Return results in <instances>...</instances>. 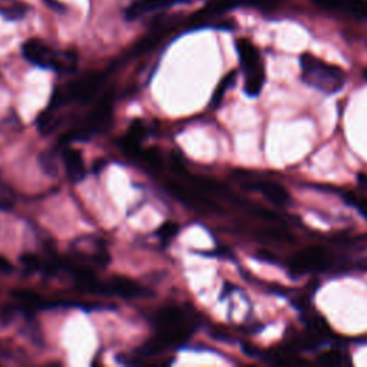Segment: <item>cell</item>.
<instances>
[{"label":"cell","instance_id":"obj_1","mask_svg":"<svg viewBox=\"0 0 367 367\" xmlns=\"http://www.w3.org/2000/svg\"><path fill=\"white\" fill-rule=\"evenodd\" d=\"M300 67L301 79L326 95L338 94L346 85L347 76L342 68L330 65L310 53L300 56Z\"/></svg>","mask_w":367,"mask_h":367},{"label":"cell","instance_id":"obj_2","mask_svg":"<svg viewBox=\"0 0 367 367\" xmlns=\"http://www.w3.org/2000/svg\"><path fill=\"white\" fill-rule=\"evenodd\" d=\"M331 265L330 253L321 246H309L293 254L289 260V271L293 275H305L326 271Z\"/></svg>","mask_w":367,"mask_h":367},{"label":"cell","instance_id":"obj_3","mask_svg":"<svg viewBox=\"0 0 367 367\" xmlns=\"http://www.w3.org/2000/svg\"><path fill=\"white\" fill-rule=\"evenodd\" d=\"M74 254L82 261H89L101 268H105L111 261V254L106 242L98 237H81L74 241Z\"/></svg>","mask_w":367,"mask_h":367},{"label":"cell","instance_id":"obj_4","mask_svg":"<svg viewBox=\"0 0 367 367\" xmlns=\"http://www.w3.org/2000/svg\"><path fill=\"white\" fill-rule=\"evenodd\" d=\"M240 186L249 191H256L263 194V197H265L272 205L286 207L291 202L290 193L279 182L247 176L244 179H240Z\"/></svg>","mask_w":367,"mask_h":367},{"label":"cell","instance_id":"obj_5","mask_svg":"<svg viewBox=\"0 0 367 367\" xmlns=\"http://www.w3.org/2000/svg\"><path fill=\"white\" fill-rule=\"evenodd\" d=\"M101 296H118L120 298H141L152 296V291L132 279L124 275H113L112 279L102 283Z\"/></svg>","mask_w":367,"mask_h":367},{"label":"cell","instance_id":"obj_6","mask_svg":"<svg viewBox=\"0 0 367 367\" xmlns=\"http://www.w3.org/2000/svg\"><path fill=\"white\" fill-rule=\"evenodd\" d=\"M23 57L32 65L45 69H53L56 52L39 39H29L22 46Z\"/></svg>","mask_w":367,"mask_h":367},{"label":"cell","instance_id":"obj_7","mask_svg":"<svg viewBox=\"0 0 367 367\" xmlns=\"http://www.w3.org/2000/svg\"><path fill=\"white\" fill-rule=\"evenodd\" d=\"M112 106H113V89L108 90L106 94L98 101L97 106L89 113L86 119V124L83 127L88 135L90 132L101 131L108 124V120L112 113Z\"/></svg>","mask_w":367,"mask_h":367},{"label":"cell","instance_id":"obj_8","mask_svg":"<svg viewBox=\"0 0 367 367\" xmlns=\"http://www.w3.org/2000/svg\"><path fill=\"white\" fill-rule=\"evenodd\" d=\"M12 297L16 300L19 309H22L25 312H29V313L50 309V307H53V305H57L56 303H52V301L46 300L45 297H42L36 291L26 290V289L15 290L12 293Z\"/></svg>","mask_w":367,"mask_h":367},{"label":"cell","instance_id":"obj_9","mask_svg":"<svg viewBox=\"0 0 367 367\" xmlns=\"http://www.w3.org/2000/svg\"><path fill=\"white\" fill-rule=\"evenodd\" d=\"M235 48L240 56V64L244 74H249L263 67L258 49L249 39H238Z\"/></svg>","mask_w":367,"mask_h":367},{"label":"cell","instance_id":"obj_10","mask_svg":"<svg viewBox=\"0 0 367 367\" xmlns=\"http://www.w3.org/2000/svg\"><path fill=\"white\" fill-rule=\"evenodd\" d=\"M181 2H187V0H135V2L131 4V6L127 9V19L135 20L146 13L169 8Z\"/></svg>","mask_w":367,"mask_h":367},{"label":"cell","instance_id":"obj_11","mask_svg":"<svg viewBox=\"0 0 367 367\" xmlns=\"http://www.w3.org/2000/svg\"><path fill=\"white\" fill-rule=\"evenodd\" d=\"M146 135V127L141 119L134 120L131 127L128 128L127 134L124 135L120 141V146L124 149L127 154L130 155H138L141 151V144Z\"/></svg>","mask_w":367,"mask_h":367},{"label":"cell","instance_id":"obj_12","mask_svg":"<svg viewBox=\"0 0 367 367\" xmlns=\"http://www.w3.org/2000/svg\"><path fill=\"white\" fill-rule=\"evenodd\" d=\"M62 160L65 164V169L72 182H81L86 176V168L82 158V154L78 149L67 148L62 152Z\"/></svg>","mask_w":367,"mask_h":367},{"label":"cell","instance_id":"obj_13","mask_svg":"<svg viewBox=\"0 0 367 367\" xmlns=\"http://www.w3.org/2000/svg\"><path fill=\"white\" fill-rule=\"evenodd\" d=\"M314 5L327 12H349L361 16L363 0H313Z\"/></svg>","mask_w":367,"mask_h":367},{"label":"cell","instance_id":"obj_14","mask_svg":"<svg viewBox=\"0 0 367 367\" xmlns=\"http://www.w3.org/2000/svg\"><path fill=\"white\" fill-rule=\"evenodd\" d=\"M184 317H186L184 316V312L179 307H176V305H167V307H162L157 312L154 321L157 328L162 330V328H169L182 324Z\"/></svg>","mask_w":367,"mask_h":367},{"label":"cell","instance_id":"obj_15","mask_svg":"<svg viewBox=\"0 0 367 367\" xmlns=\"http://www.w3.org/2000/svg\"><path fill=\"white\" fill-rule=\"evenodd\" d=\"M244 75H246V82H244V92H246V95L251 98L258 97L265 83L264 67L254 69L249 74H244Z\"/></svg>","mask_w":367,"mask_h":367},{"label":"cell","instance_id":"obj_16","mask_svg":"<svg viewBox=\"0 0 367 367\" xmlns=\"http://www.w3.org/2000/svg\"><path fill=\"white\" fill-rule=\"evenodd\" d=\"M260 235L268 241L280 242V244H293L296 241V237L286 228L282 227H271L265 228L260 233Z\"/></svg>","mask_w":367,"mask_h":367},{"label":"cell","instance_id":"obj_17","mask_svg":"<svg viewBox=\"0 0 367 367\" xmlns=\"http://www.w3.org/2000/svg\"><path fill=\"white\" fill-rule=\"evenodd\" d=\"M319 361L324 366H343V364L352 363L349 354L343 350H339V349L328 350V352L320 354Z\"/></svg>","mask_w":367,"mask_h":367},{"label":"cell","instance_id":"obj_18","mask_svg":"<svg viewBox=\"0 0 367 367\" xmlns=\"http://www.w3.org/2000/svg\"><path fill=\"white\" fill-rule=\"evenodd\" d=\"M138 155L142 158L145 165H148L149 168L155 169V171L161 169L162 165H164L162 155H161V152L158 151V148H148V149H144V151L141 149Z\"/></svg>","mask_w":367,"mask_h":367},{"label":"cell","instance_id":"obj_19","mask_svg":"<svg viewBox=\"0 0 367 367\" xmlns=\"http://www.w3.org/2000/svg\"><path fill=\"white\" fill-rule=\"evenodd\" d=\"M235 78H237V74L233 71V72H230V74H228V75L221 81V83L217 86L216 92H214L212 99H211V106H214V108L220 106V104H221L223 99H224L226 92H227V90L234 85Z\"/></svg>","mask_w":367,"mask_h":367},{"label":"cell","instance_id":"obj_20","mask_svg":"<svg viewBox=\"0 0 367 367\" xmlns=\"http://www.w3.org/2000/svg\"><path fill=\"white\" fill-rule=\"evenodd\" d=\"M39 165L42 168V171L49 175V176H56L59 167H57V161L56 157L52 151H43L42 154L39 155Z\"/></svg>","mask_w":367,"mask_h":367},{"label":"cell","instance_id":"obj_21","mask_svg":"<svg viewBox=\"0 0 367 367\" xmlns=\"http://www.w3.org/2000/svg\"><path fill=\"white\" fill-rule=\"evenodd\" d=\"M56 127V118L53 115V109H48V111H43L39 118H38V130L42 135H49L52 134V131L55 130Z\"/></svg>","mask_w":367,"mask_h":367},{"label":"cell","instance_id":"obj_22","mask_svg":"<svg viewBox=\"0 0 367 367\" xmlns=\"http://www.w3.org/2000/svg\"><path fill=\"white\" fill-rule=\"evenodd\" d=\"M29 8L26 5H12L8 8H0V15L8 20H20L26 16Z\"/></svg>","mask_w":367,"mask_h":367},{"label":"cell","instance_id":"obj_23","mask_svg":"<svg viewBox=\"0 0 367 367\" xmlns=\"http://www.w3.org/2000/svg\"><path fill=\"white\" fill-rule=\"evenodd\" d=\"M20 263L25 267L26 271L29 272H36V271H42L43 268V261L36 256V254H23L20 257Z\"/></svg>","mask_w":367,"mask_h":367},{"label":"cell","instance_id":"obj_24","mask_svg":"<svg viewBox=\"0 0 367 367\" xmlns=\"http://www.w3.org/2000/svg\"><path fill=\"white\" fill-rule=\"evenodd\" d=\"M179 231V226L174 221H167L164 223L158 231H157V235L162 240V241H169L171 238H174Z\"/></svg>","mask_w":367,"mask_h":367},{"label":"cell","instance_id":"obj_25","mask_svg":"<svg viewBox=\"0 0 367 367\" xmlns=\"http://www.w3.org/2000/svg\"><path fill=\"white\" fill-rule=\"evenodd\" d=\"M345 198L349 204H352L354 208H357L361 216H364L366 220H367V198L366 197H357L352 193H347L345 195Z\"/></svg>","mask_w":367,"mask_h":367},{"label":"cell","instance_id":"obj_26","mask_svg":"<svg viewBox=\"0 0 367 367\" xmlns=\"http://www.w3.org/2000/svg\"><path fill=\"white\" fill-rule=\"evenodd\" d=\"M16 310L18 307H15V305H5L2 312H0V320H2L4 324H11L16 317Z\"/></svg>","mask_w":367,"mask_h":367},{"label":"cell","instance_id":"obj_27","mask_svg":"<svg viewBox=\"0 0 367 367\" xmlns=\"http://www.w3.org/2000/svg\"><path fill=\"white\" fill-rule=\"evenodd\" d=\"M13 271V264L4 256H0V272L11 274Z\"/></svg>","mask_w":367,"mask_h":367},{"label":"cell","instance_id":"obj_28","mask_svg":"<svg viewBox=\"0 0 367 367\" xmlns=\"http://www.w3.org/2000/svg\"><path fill=\"white\" fill-rule=\"evenodd\" d=\"M45 2L49 5V8H53V9H57V11H64V5L57 4L56 0H45Z\"/></svg>","mask_w":367,"mask_h":367},{"label":"cell","instance_id":"obj_29","mask_svg":"<svg viewBox=\"0 0 367 367\" xmlns=\"http://www.w3.org/2000/svg\"><path fill=\"white\" fill-rule=\"evenodd\" d=\"M359 186L367 191V174L359 175Z\"/></svg>","mask_w":367,"mask_h":367},{"label":"cell","instance_id":"obj_30","mask_svg":"<svg viewBox=\"0 0 367 367\" xmlns=\"http://www.w3.org/2000/svg\"><path fill=\"white\" fill-rule=\"evenodd\" d=\"M361 16L367 18V0H363V8H361Z\"/></svg>","mask_w":367,"mask_h":367},{"label":"cell","instance_id":"obj_31","mask_svg":"<svg viewBox=\"0 0 367 367\" xmlns=\"http://www.w3.org/2000/svg\"><path fill=\"white\" fill-rule=\"evenodd\" d=\"M364 76H366V79H367V71H366V72H364Z\"/></svg>","mask_w":367,"mask_h":367}]
</instances>
